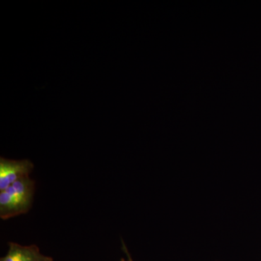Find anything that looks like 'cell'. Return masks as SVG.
<instances>
[{
    "label": "cell",
    "mask_w": 261,
    "mask_h": 261,
    "mask_svg": "<svg viewBox=\"0 0 261 261\" xmlns=\"http://www.w3.org/2000/svg\"><path fill=\"white\" fill-rule=\"evenodd\" d=\"M35 181L29 176L21 178L0 192V217L6 220L27 214L32 207Z\"/></svg>",
    "instance_id": "1"
},
{
    "label": "cell",
    "mask_w": 261,
    "mask_h": 261,
    "mask_svg": "<svg viewBox=\"0 0 261 261\" xmlns=\"http://www.w3.org/2000/svg\"><path fill=\"white\" fill-rule=\"evenodd\" d=\"M34 169V163L29 160L13 161L0 159V191H4L21 178L29 176Z\"/></svg>",
    "instance_id": "2"
},
{
    "label": "cell",
    "mask_w": 261,
    "mask_h": 261,
    "mask_svg": "<svg viewBox=\"0 0 261 261\" xmlns=\"http://www.w3.org/2000/svg\"><path fill=\"white\" fill-rule=\"evenodd\" d=\"M9 250L0 261H53V257L43 255L37 245L22 246L15 243H8Z\"/></svg>",
    "instance_id": "3"
},
{
    "label": "cell",
    "mask_w": 261,
    "mask_h": 261,
    "mask_svg": "<svg viewBox=\"0 0 261 261\" xmlns=\"http://www.w3.org/2000/svg\"><path fill=\"white\" fill-rule=\"evenodd\" d=\"M122 249H123V251H124L125 253L126 254L127 258L125 259L123 258V257H122L121 259V260L120 261H133L132 260V257H130L129 252H128V250H127V247L126 246V245H125V243H123V241H122Z\"/></svg>",
    "instance_id": "4"
}]
</instances>
